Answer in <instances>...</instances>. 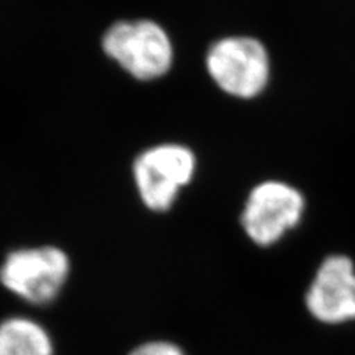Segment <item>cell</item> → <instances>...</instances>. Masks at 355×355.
<instances>
[{"label": "cell", "instance_id": "277c9868", "mask_svg": "<svg viewBox=\"0 0 355 355\" xmlns=\"http://www.w3.org/2000/svg\"><path fill=\"white\" fill-rule=\"evenodd\" d=\"M196 171L193 151L180 144H162L138 155L133 180L142 203L153 212L172 207L181 188L190 184Z\"/></svg>", "mask_w": 355, "mask_h": 355}, {"label": "cell", "instance_id": "52a82bcc", "mask_svg": "<svg viewBox=\"0 0 355 355\" xmlns=\"http://www.w3.org/2000/svg\"><path fill=\"white\" fill-rule=\"evenodd\" d=\"M0 355H53V343L35 320L10 317L0 323Z\"/></svg>", "mask_w": 355, "mask_h": 355}, {"label": "cell", "instance_id": "5b68a950", "mask_svg": "<svg viewBox=\"0 0 355 355\" xmlns=\"http://www.w3.org/2000/svg\"><path fill=\"white\" fill-rule=\"evenodd\" d=\"M305 197L282 181H265L250 191L241 214V227L258 246H271L301 222Z\"/></svg>", "mask_w": 355, "mask_h": 355}, {"label": "cell", "instance_id": "7a4b0ae2", "mask_svg": "<svg viewBox=\"0 0 355 355\" xmlns=\"http://www.w3.org/2000/svg\"><path fill=\"white\" fill-rule=\"evenodd\" d=\"M69 275V257L53 246L14 250L0 266L2 286L31 305H48L55 301Z\"/></svg>", "mask_w": 355, "mask_h": 355}, {"label": "cell", "instance_id": "8992f818", "mask_svg": "<svg viewBox=\"0 0 355 355\" xmlns=\"http://www.w3.org/2000/svg\"><path fill=\"white\" fill-rule=\"evenodd\" d=\"M309 314L326 324L355 320V270L345 254H330L315 272L305 295Z\"/></svg>", "mask_w": 355, "mask_h": 355}, {"label": "cell", "instance_id": "6da1fadb", "mask_svg": "<svg viewBox=\"0 0 355 355\" xmlns=\"http://www.w3.org/2000/svg\"><path fill=\"white\" fill-rule=\"evenodd\" d=\"M103 49L138 80L159 79L171 70L173 46L168 33L148 19L119 21L103 37Z\"/></svg>", "mask_w": 355, "mask_h": 355}, {"label": "cell", "instance_id": "ba28073f", "mask_svg": "<svg viewBox=\"0 0 355 355\" xmlns=\"http://www.w3.org/2000/svg\"><path fill=\"white\" fill-rule=\"evenodd\" d=\"M129 355H185L184 351L172 342L153 340L142 343L137 347Z\"/></svg>", "mask_w": 355, "mask_h": 355}, {"label": "cell", "instance_id": "3957f363", "mask_svg": "<svg viewBox=\"0 0 355 355\" xmlns=\"http://www.w3.org/2000/svg\"><path fill=\"white\" fill-rule=\"evenodd\" d=\"M212 80L228 95L249 99L258 96L270 80V57L263 44L249 36L218 40L206 55Z\"/></svg>", "mask_w": 355, "mask_h": 355}]
</instances>
